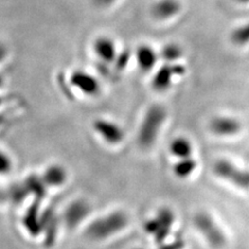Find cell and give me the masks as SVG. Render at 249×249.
I'll return each mask as SVG.
<instances>
[{
  "instance_id": "obj_19",
  "label": "cell",
  "mask_w": 249,
  "mask_h": 249,
  "mask_svg": "<svg viewBox=\"0 0 249 249\" xmlns=\"http://www.w3.org/2000/svg\"><path fill=\"white\" fill-rule=\"evenodd\" d=\"M12 169V160L10 156L0 150V175H4Z\"/></svg>"
},
{
  "instance_id": "obj_1",
  "label": "cell",
  "mask_w": 249,
  "mask_h": 249,
  "mask_svg": "<svg viewBox=\"0 0 249 249\" xmlns=\"http://www.w3.org/2000/svg\"><path fill=\"white\" fill-rule=\"evenodd\" d=\"M166 110L165 108L155 104L152 105L144 114V118L140 124V127L137 134V140L139 145L147 149L151 147L157 139L160 129L163 123L166 120Z\"/></svg>"
},
{
  "instance_id": "obj_5",
  "label": "cell",
  "mask_w": 249,
  "mask_h": 249,
  "mask_svg": "<svg viewBox=\"0 0 249 249\" xmlns=\"http://www.w3.org/2000/svg\"><path fill=\"white\" fill-rule=\"evenodd\" d=\"M128 221L129 219L126 214L116 211L98 220L92 225L91 232L96 238H107L126 228Z\"/></svg>"
},
{
  "instance_id": "obj_20",
  "label": "cell",
  "mask_w": 249,
  "mask_h": 249,
  "mask_svg": "<svg viewBox=\"0 0 249 249\" xmlns=\"http://www.w3.org/2000/svg\"><path fill=\"white\" fill-rule=\"evenodd\" d=\"M185 241L183 239H176L173 242L163 243L158 245L156 249H184L185 248ZM140 249V248H138Z\"/></svg>"
},
{
  "instance_id": "obj_18",
  "label": "cell",
  "mask_w": 249,
  "mask_h": 249,
  "mask_svg": "<svg viewBox=\"0 0 249 249\" xmlns=\"http://www.w3.org/2000/svg\"><path fill=\"white\" fill-rule=\"evenodd\" d=\"M130 58H131V53L128 49L118 53V55H116V57L113 61L114 62V69L116 70V71L122 72L123 70L126 69L127 65L129 64V61H130Z\"/></svg>"
},
{
  "instance_id": "obj_13",
  "label": "cell",
  "mask_w": 249,
  "mask_h": 249,
  "mask_svg": "<svg viewBox=\"0 0 249 249\" xmlns=\"http://www.w3.org/2000/svg\"><path fill=\"white\" fill-rule=\"evenodd\" d=\"M169 152L178 159L191 157L192 155V143L190 140L183 136L176 137L171 140L169 144Z\"/></svg>"
},
{
  "instance_id": "obj_24",
  "label": "cell",
  "mask_w": 249,
  "mask_h": 249,
  "mask_svg": "<svg viewBox=\"0 0 249 249\" xmlns=\"http://www.w3.org/2000/svg\"><path fill=\"white\" fill-rule=\"evenodd\" d=\"M3 83V78H2V76H0V85H1Z\"/></svg>"
},
{
  "instance_id": "obj_10",
  "label": "cell",
  "mask_w": 249,
  "mask_h": 249,
  "mask_svg": "<svg viewBox=\"0 0 249 249\" xmlns=\"http://www.w3.org/2000/svg\"><path fill=\"white\" fill-rule=\"evenodd\" d=\"M93 51L98 58L105 64H111L118 55L113 40L108 36H99L93 43Z\"/></svg>"
},
{
  "instance_id": "obj_23",
  "label": "cell",
  "mask_w": 249,
  "mask_h": 249,
  "mask_svg": "<svg viewBox=\"0 0 249 249\" xmlns=\"http://www.w3.org/2000/svg\"><path fill=\"white\" fill-rule=\"evenodd\" d=\"M240 3H249V0H237Z\"/></svg>"
},
{
  "instance_id": "obj_9",
  "label": "cell",
  "mask_w": 249,
  "mask_h": 249,
  "mask_svg": "<svg viewBox=\"0 0 249 249\" xmlns=\"http://www.w3.org/2000/svg\"><path fill=\"white\" fill-rule=\"evenodd\" d=\"M209 128L213 132V134L217 136L230 137L238 134L242 129V124L238 119L232 118V116L219 115L212 119Z\"/></svg>"
},
{
  "instance_id": "obj_3",
  "label": "cell",
  "mask_w": 249,
  "mask_h": 249,
  "mask_svg": "<svg viewBox=\"0 0 249 249\" xmlns=\"http://www.w3.org/2000/svg\"><path fill=\"white\" fill-rule=\"evenodd\" d=\"M194 225L213 248H222L227 243V238L222 230L208 213L201 212L196 214L194 217Z\"/></svg>"
},
{
  "instance_id": "obj_14",
  "label": "cell",
  "mask_w": 249,
  "mask_h": 249,
  "mask_svg": "<svg viewBox=\"0 0 249 249\" xmlns=\"http://www.w3.org/2000/svg\"><path fill=\"white\" fill-rule=\"evenodd\" d=\"M196 161L194 160L192 157H187L178 159V162L175 163L173 167L174 174L178 178H189L193 171L196 169Z\"/></svg>"
},
{
  "instance_id": "obj_11",
  "label": "cell",
  "mask_w": 249,
  "mask_h": 249,
  "mask_svg": "<svg viewBox=\"0 0 249 249\" xmlns=\"http://www.w3.org/2000/svg\"><path fill=\"white\" fill-rule=\"evenodd\" d=\"M181 11L178 0H158L152 6V15L158 20H167L175 17Z\"/></svg>"
},
{
  "instance_id": "obj_7",
  "label": "cell",
  "mask_w": 249,
  "mask_h": 249,
  "mask_svg": "<svg viewBox=\"0 0 249 249\" xmlns=\"http://www.w3.org/2000/svg\"><path fill=\"white\" fill-rule=\"evenodd\" d=\"M70 83L76 89L88 97H96L100 93L101 85L97 78L81 70L74 71L70 77Z\"/></svg>"
},
{
  "instance_id": "obj_16",
  "label": "cell",
  "mask_w": 249,
  "mask_h": 249,
  "mask_svg": "<svg viewBox=\"0 0 249 249\" xmlns=\"http://www.w3.org/2000/svg\"><path fill=\"white\" fill-rule=\"evenodd\" d=\"M183 55V49L176 43H168L162 47L160 57L167 64H175Z\"/></svg>"
},
{
  "instance_id": "obj_21",
  "label": "cell",
  "mask_w": 249,
  "mask_h": 249,
  "mask_svg": "<svg viewBox=\"0 0 249 249\" xmlns=\"http://www.w3.org/2000/svg\"><path fill=\"white\" fill-rule=\"evenodd\" d=\"M93 2L100 7H107L116 2V0H93Z\"/></svg>"
},
{
  "instance_id": "obj_4",
  "label": "cell",
  "mask_w": 249,
  "mask_h": 249,
  "mask_svg": "<svg viewBox=\"0 0 249 249\" xmlns=\"http://www.w3.org/2000/svg\"><path fill=\"white\" fill-rule=\"evenodd\" d=\"M214 173L238 188L249 189V171L239 168L229 160H218L214 165Z\"/></svg>"
},
{
  "instance_id": "obj_15",
  "label": "cell",
  "mask_w": 249,
  "mask_h": 249,
  "mask_svg": "<svg viewBox=\"0 0 249 249\" xmlns=\"http://www.w3.org/2000/svg\"><path fill=\"white\" fill-rule=\"evenodd\" d=\"M66 170L59 165H51L46 169L43 176V182L50 186H59L66 181Z\"/></svg>"
},
{
  "instance_id": "obj_2",
  "label": "cell",
  "mask_w": 249,
  "mask_h": 249,
  "mask_svg": "<svg viewBox=\"0 0 249 249\" xmlns=\"http://www.w3.org/2000/svg\"><path fill=\"white\" fill-rule=\"evenodd\" d=\"M175 221L174 212L168 208L160 209L153 219L144 224V231L154 237L156 244H163L169 236Z\"/></svg>"
},
{
  "instance_id": "obj_12",
  "label": "cell",
  "mask_w": 249,
  "mask_h": 249,
  "mask_svg": "<svg viewBox=\"0 0 249 249\" xmlns=\"http://www.w3.org/2000/svg\"><path fill=\"white\" fill-rule=\"evenodd\" d=\"M138 68L142 72H149L155 67L158 60V54L150 45H139L135 52Z\"/></svg>"
},
{
  "instance_id": "obj_8",
  "label": "cell",
  "mask_w": 249,
  "mask_h": 249,
  "mask_svg": "<svg viewBox=\"0 0 249 249\" xmlns=\"http://www.w3.org/2000/svg\"><path fill=\"white\" fill-rule=\"evenodd\" d=\"M93 130L102 137L105 142L111 145L121 143L124 138V132L119 124L105 119H98L92 124Z\"/></svg>"
},
{
  "instance_id": "obj_17",
  "label": "cell",
  "mask_w": 249,
  "mask_h": 249,
  "mask_svg": "<svg viewBox=\"0 0 249 249\" xmlns=\"http://www.w3.org/2000/svg\"><path fill=\"white\" fill-rule=\"evenodd\" d=\"M231 41L236 46H245L249 44V22L231 31Z\"/></svg>"
},
{
  "instance_id": "obj_6",
  "label": "cell",
  "mask_w": 249,
  "mask_h": 249,
  "mask_svg": "<svg viewBox=\"0 0 249 249\" xmlns=\"http://www.w3.org/2000/svg\"><path fill=\"white\" fill-rule=\"evenodd\" d=\"M186 73V67L180 64H167L158 69L152 79V88L156 91H165L173 85L174 78L177 76H184Z\"/></svg>"
},
{
  "instance_id": "obj_22",
  "label": "cell",
  "mask_w": 249,
  "mask_h": 249,
  "mask_svg": "<svg viewBox=\"0 0 249 249\" xmlns=\"http://www.w3.org/2000/svg\"><path fill=\"white\" fill-rule=\"evenodd\" d=\"M6 55H7L6 47L2 43H0V62H2L5 59Z\"/></svg>"
}]
</instances>
